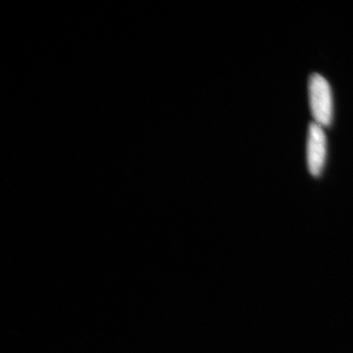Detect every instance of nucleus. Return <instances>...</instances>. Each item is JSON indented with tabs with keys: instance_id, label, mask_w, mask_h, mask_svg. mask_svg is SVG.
Masks as SVG:
<instances>
[{
	"instance_id": "obj_1",
	"label": "nucleus",
	"mask_w": 353,
	"mask_h": 353,
	"mask_svg": "<svg viewBox=\"0 0 353 353\" xmlns=\"http://www.w3.org/2000/svg\"><path fill=\"white\" fill-rule=\"evenodd\" d=\"M308 95L314 122L321 127H329L333 120L332 91L321 74L313 73L309 78Z\"/></svg>"
},
{
	"instance_id": "obj_2",
	"label": "nucleus",
	"mask_w": 353,
	"mask_h": 353,
	"mask_svg": "<svg viewBox=\"0 0 353 353\" xmlns=\"http://www.w3.org/2000/svg\"><path fill=\"white\" fill-rule=\"evenodd\" d=\"M327 154V143L323 127L313 122L310 123L307 132V163L309 173L319 176L324 166Z\"/></svg>"
}]
</instances>
